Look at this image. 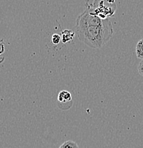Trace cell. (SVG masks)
<instances>
[{
  "mask_svg": "<svg viewBox=\"0 0 143 148\" xmlns=\"http://www.w3.org/2000/svg\"><path fill=\"white\" fill-rule=\"evenodd\" d=\"M75 28L78 39L93 49L103 47L113 34V25L108 18L103 19L87 10L77 18Z\"/></svg>",
  "mask_w": 143,
  "mask_h": 148,
  "instance_id": "cell-1",
  "label": "cell"
},
{
  "mask_svg": "<svg viewBox=\"0 0 143 148\" xmlns=\"http://www.w3.org/2000/svg\"><path fill=\"white\" fill-rule=\"evenodd\" d=\"M86 10L91 14L106 19L113 16L116 10L115 0H87Z\"/></svg>",
  "mask_w": 143,
  "mask_h": 148,
  "instance_id": "cell-2",
  "label": "cell"
},
{
  "mask_svg": "<svg viewBox=\"0 0 143 148\" xmlns=\"http://www.w3.org/2000/svg\"><path fill=\"white\" fill-rule=\"evenodd\" d=\"M61 41L64 44H66V43L70 42V41H73L74 38L75 33L72 30H69V29H65V30L62 31L61 34Z\"/></svg>",
  "mask_w": 143,
  "mask_h": 148,
  "instance_id": "cell-3",
  "label": "cell"
},
{
  "mask_svg": "<svg viewBox=\"0 0 143 148\" xmlns=\"http://www.w3.org/2000/svg\"><path fill=\"white\" fill-rule=\"evenodd\" d=\"M57 100L60 103H68L72 100V95L68 90H61L58 93Z\"/></svg>",
  "mask_w": 143,
  "mask_h": 148,
  "instance_id": "cell-4",
  "label": "cell"
},
{
  "mask_svg": "<svg viewBox=\"0 0 143 148\" xmlns=\"http://www.w3.org/2000/svg\"><path fill=\"white\" fill-rule=\"evenodd\" d=\"M135 52H136L137 58L140 59H143V38L140 40L136 45V49H135Z\"/></svg>",
  "mask_w": 143,
  "mask_h": 148,
  "instance_id": "cell-5",
  "label": "cell"
},
{
  "mask_svg": "<svg viewBox=\"0 0 143 148\" xmlns=\"http://www.w3.org/2000/svg\"><path fill=\"white\" fill-rule=\"evenodd\" d=\"M59 148H78V145L76 142L72 141V140H68L64 142Z\"/></svg>",
  "mask_w": 143,
  "mask_h": 148,
  "instance_id": "cell-6",
  "label": "cell"
},
{
  "mask_svg": "<svg viewBox=\"0 0 143 148\" xmlns=\"http://www.w3.org/2000/svg\"><path fill=\"white\" fill-rule=\"evenodd\" d=\"M61 41V36L58 34H53L51 37V42L54 45H58Z\"/></svg>",
  "mask_w": 143,
  "mask_h": 148,
  "instance_id": "cell-7",
  "label": "cell"
},
{
  "mask_svg": "<svg viewBox=\"0 0 143 148\" xmlns=\"http://www.w3.org/2000/svg\"><path fill=\"white\" fill-rule=\"evenodd\" d=\"M138 72H139V73L140 74V75L143 76V59L141 60L139 64H138Z\"/></svg>",
  "mask_w": 143,
  "mask_h": 148,
  "instance_id": "cell-8",
  "label": "cell"
}]
</instances>
